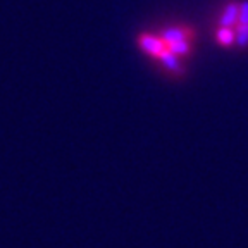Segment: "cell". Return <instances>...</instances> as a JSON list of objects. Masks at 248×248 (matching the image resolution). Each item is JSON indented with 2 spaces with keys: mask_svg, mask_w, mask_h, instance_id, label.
I'll return each instance as SVG.
<instances>
[{
  "mask_svg": "<svg viewBox=\"0 0 248 248\" xmlns=\"http://www.w3.org/2000/svg\"><path fill=\"white\" fill-rule=\"evenodd\" d=\"M159 61L162 62V66L166 67L169 73H172V74H183V64H181V61H179V57L178 55H174L172 52L167 48V50H164L162 52V55L159 57Z\"/></svg>",
  "mask_w": 248,
  "mask_h": 248,
  "instance_id": "cell-4",
  "label": "cell"
},
{
  "mask_svg": "<svg viewBox=\"0 0 248 248\" xmlns=\"http://www.w3.org/2000/svg\"><path fill=\"white\" fill-rule=\"evenodd\" d=\"M236 43L240 46H247L248 45V24H238Z\"/></svg>",
  "mask_w": 248,
  "mask_h": 248,
  "instance_id": "cell-7",
  "label": "cell"
},
{
  "mask_svg": "<svg viewBox=\"0 0 248 248\" xmlns=\"http://www.w3.org/2000/svg\"><path fill=\"white\" fill-rule=\"evenodd\" d=\"M138 45L145 54L155 59H159L162 55V52L167 50V45L162 40V36H155L150 35V33H141L138 36Z\"/></svg>",
  "mask_w": 248,
  "mask_h": 248,
  "instance_id": "cell-1",
  "label": "cell"
},
{
  "mask_svg": "<svg viewBox=\"0 0 248 248\" xmlns=\"http://www.w3.org/2000/svg\"><path fill=\"white\" fill-rule=\"evenodd\" d=\"M238 24H248V0L243 2V4H240V17H238Z\"/></svg>",
  "mask_w": 248,
  "mask_h": 248,
  "instance_id": "cell-8",
  "label": "cell"
},
{
  "mask_svg": "<svg viewBox=\"0 0 248 248\" xmlns=\"http://www.w3.org/2000/svg\"><path fill=\"white\" fill-rule=\"evenodd\" d=\"M238 17H240V5L236 2H229L224 7L221 16V28H232L238 24Z\"/></svg>",
  "mask_w": 248,
  "mask_h": 248,
  "instance_id": "cell-3",
  "label": "cell"
},
{
  "mask_svg": "<svg viewBox=\"0 0 248 248\" xmlns=\"http://www.w3.org/2000/svg\"><path fill=\"white\" fill-rule=\"evenodd\" d=\"M195 36V31L186 26H170L167 30L162 31V40L166 42V45L176 42H191Z\"/></svg>",
  "mask_w": 248,
  "mask_h": 248,
  "instance_id": "cell-2",
  "label": "cell"
},
{
  "mask_svg": "<svg viewBox=\"0 0 248 248\" xmlns=\"http://www.w3.org/2000/svg\"><path fill=\"white\" fill-rule=\"evenodd\" d=\"M167 48H169L174 55H178V57H185V55H188L191 52V42L170 43V45H167Z\"/></svg>",
  "mask_w": 248,
  "mask_h": 248,
  "instance_id": "cell-6",
  "label": "cell"
},
{
  "mask_svg": "<svg viewBox=\"0 0 248 248\" xmlns=\"http://www.w3.org/2000/svg\"><path fill=\"white\" fill-rule=\"evenodd\" d=\"M216 38L221 45L229 46L232 43H236V31H232L231 28H219Z\"/></svg>",
  "mask_w": 248,
  "mask_h": 248,
  "instance_id": "cell-5",
  "label": "cell"
}]
</instances>
